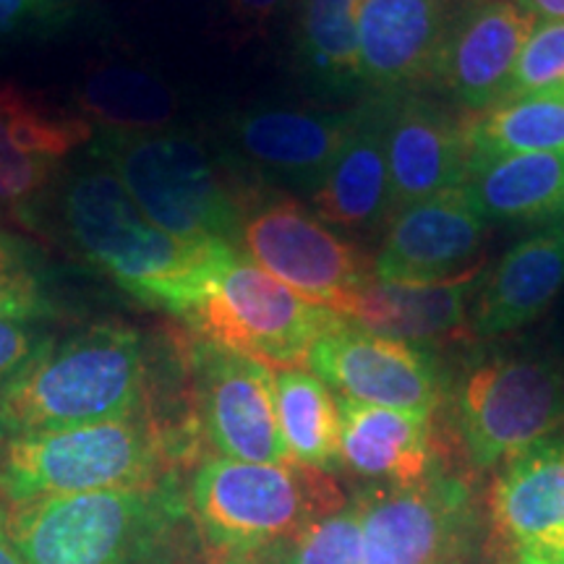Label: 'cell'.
Returning a JSON list of instances; mask_svg holds the SVG:
<instances>
[{
    "instance_id": "cell-1",
    "label": "cell",
    "mask_w": 564,
    "mask_h": 564,
    "mask_svg": "<svg viewBox=\"0 0 564 564\" xmlns=\"http://www.w3.org/2000/svg\"><path fill=\"white\" fill-rule=\"evenodd\" d=\"M199 419L150 405L123 419L0 442V510L150 484L199 465Z\"/></svg>"
},
{
    "instance_id": "cell-2",
    "label": "cell",
    "mask_w": 564,
    "mask_h": 564,
    "mask_svg": "<svg viewBox=\"0 0 564 564\" xmlns=\"http://www.w3.org/2000/svg\"><path fill=\"white\" fill-rule=\"evenodd\" d=\"M76 257L116 282L131 299L178 316L192 308L212 259L225 241L192 243L160 230L116 171L89 152L66 167L45 207Z\"/></svg>"
},
{
    "instance_id": "cell-3",
    "label": "cell",
    "mask_w": 564,
    "mask_h": 564,
    "mask_svg": "<svg viewBox=\"0 0 564 564\" xmlns=\"http://www.w3.org/2000/svg\"><path fill=\"white\" fill-rule=\"evenodd\" d=\"M183 474L0 510L24 564H175L196 531Z\"/></svg>"
},
{
    "instance_id": "cell-4",
    "label": "cell",
    "mask_w": 564,
    "mask_h": 564,
    "mask_svg": "<svg viewBox=\"0 0 564 564\" xmlns=\"http://www.w3.org/2000/svg\"><path fill=\"white\" fill-rule=\"evenodd\" d=\"M144 337L102 322L42 348L0 387V442L123 419L150 405Z\"/></svg>"
},
{
    "instance_id": "cell-5",
    "label": "cell",
    "mask_w": 564,
    "mask_h": 564,
    "mask_svg": "<svg viewBox=\"0 0 564 564\" xmlns=\"http://www.w3.org/2000/svg\"><path fill=\"white\" fill-rule=\"evenodd\" d=\"M91 152L116 171L160 230L192 243H238L246 212L262 192L183 131H100Z\"/></svg>"
},
{
    "instance_id": "cell-6",
    "label": "cell",
    "mask_w": 564,
    "mask_h": 564,
    "mask_svg": "<svg viewBox=\"0 0 564 564\" xmlns=\"http://www.w3.org/2000/svg\"><path fill=\"white\" fill-rule=\"evenodd\" d=\"M186 491L204 552L291 546L303 531L345 507L333 476L293 460L204 457Z\"/></svg>"
},
{
    "instance_id": "cell-7",
    "label": "cell",
    "mask_w": 564,
    "mask_h": 564,
    "mask_svg": "<svg viewBox=\"0 0 564 564\" xmlns=\"http://www.w3.org/2000/svg\"><path fill=\"white\" fill-rule=\"evenodd\" d=\"M181 322L202 340L274 369H303L314 343L345 316L301 299L236 243H223Z\"/></svg>"
},
{
    "instance_id": "cell-8",
    "label": "cell",
    "mask_w": 564,
    "mask_h": 564,
    "mask_svg": "<svg viewBox=\"0 0 564 564\" xmlns=\"http://www.w3.org/2000/svg\"><path fill=\"white\" fill-rule=\"evenodd\" d=\"M455 434L476 474L502 468L564 423V371L539 356H489L453 394Z\"/></svg>"
},
{
    "instance_id": "cell-9",
    "label": "cell",
    "mask_w": 564,
    "mask_h": 564,
    "mask_svg": "<svg viewBox=\"0 0 564 564\" xmlns=\"http://www.w3.org/2000/svg\"><path fill=\"white\" fill-rule=\"evenodd\" d=\"M238 243L282 285L345 319L377 280L373 259L293 196L259 194L246 212Z\"/></svg>"
},
{
    "instance_id": "cell-10",
    "label": "cell",
    "mask_w": 564,
    "mask_h": 564,
    "mask_svg": "<svg viewBox=\"0 0 564 564\" xmlns=\"http://www.w3.org/2000/svg\"><path fill=\"white\" fill-rule=\"evenodd\" d=\"M364 564H444L478 549L468 481L442 460L411 486H364L356 497Z\"/></svg>"
},
{
    "instance_id": "cell-11",
    "label": "cell",
    "mask_w": 564,
    "mask_h": 564,
    "mask_svg": "<svg viewBox=\"0 0 564 564\" xmlns=\"http://www.w3.org/2000/svg\"><path fill=\"white\" fill-rule=\"evenodd\" d=\"M188 377L204 442L220 457L288 463L274 371L257 358L188 337Z\"/></svg>"
},
{
    "instance_id": "cell-12",
    "label": "cell",
    "mask_w": 564,
    "mask_h": 564,
    "mask_svg": "<svg viewBox=\"0 0 564 564\" xmlns=\"http://www.w3.org/2000/svg\"><path fill=\"white\" fill-rule=\"evenodd\" d=\"M91 137L79 112L0 79V220L40 230L55 183Z\"/></svg>"
},
{
    "instance_id": "cell-13",
    "label": "cell",
    "mask_w": 564,
    "mask_h": 564,
    "mask_svg": "<svg viewBox=\"0 0 564 564\" xmlns=\"http://www.w3.org/2000/svg\"><path fill=\"white\" fill-rule=\"evenodd\" d=\"M306 366L343 398L415 415H434L447 392L432 352L348 319L314 343Z\"/></svg>"
},
{
    "instance_id": "cell-14",
    "label": "cell",
    "mask_w": 564,
    "mask_h": 564,
    "mask_svg": "<svg viewBox=\"0 0 564 564\" xmlns=\"http://www.w3.org/2000/svg\"><path fill=\"white\" fill-rule=\"evenodd\" d=\"M486 507L499 560L564 564V434L546 436L507 460L491 481Z\"/></svg>"
},
{
    "instance_id": "cell-15",
    "label": "cell",
    "mask_w": 564,
    "mask_h": 564,
    "mask_svg": "<svg viewBox=\"0 0 564 564\" xmlns=\"http://www.w3.org/2000/svg\"><path fill=\"white\" fill-rule=\"evenodd\" d=\"M489 223L478 215L463 186L447 188L390 220L373 272L382 282L432 285L484 267Z\"/></svg>"
},
{
    "instance_id": "cell-16",
    "label": "cell",
    "mask_w": 564,
    "mask_h": 564,
    "mask_svg": "<svg viewBox=\"0 0 564 564\" xmlns=\"http://www.w3.org/2000/svg\"><path fill=\"white\" fill-rule=\"evenodd\" d=\"M535 19L514 0H474L449 17L434 79L457 108L481 116L507 97Z\"/></svg>"
},
{
    "instance_id": "cell-17",
    "label": "cell",
    "mask_w": 564,
    "mask_h": 564,
    "mask_svg": "<svg viewBox=\"0 0 564 564\" xmlns=\"http://www.w3.org/2000/svg\"><path fill=\"white\" fill-rule=\"evenodd\" d=\"M387 160L392 220L429 196L463 186L470 165V121L413 91L392 97Z\"/></svg>"
},
{
    "instance_id": "cell-18",
    "label": "cell",
    "mask_w": 564,
    "mask_h": 564,
    "mask_svg": "<svg viewBox=\"0 0 564 564\" xmlns=\"http://www.w3.org/2000/svg\"><path fill=\"white\" fill-rule=\"evenodd\" d=\"M358 110H249L232 123V141L264 181L312 194L356 129Z\"/></svg>"
},
{
    "instance_id": "cell-19",
    "label": "cell",
    "mask_w": 564,
    "mask_h": 564,
    "mask_svg": "<svg viewBox=\"0 0 564 564\" xmlns=\"http://www.w3.org/2000/svg\"><path fill=\"white\" fill-rule=\"evenodd\" d=\"M449 17L447 0H364L358 9L364 87L377 97H398L434 79Z\"/></svg>"
},
{
    "instance_id": "cell-20",
    "label": "cell",
    "mask_w": 564,
    "mask_h": 564,
    "mask_svg": "<svg viewBox=\"0 0 564 564\" xmlns=\"http://www.w3.org/2000/svg\"><path fill=\"white\" fill-rule=\"evenodd\" d=\"M340 470L366 486H411L426 478L447 447L436 436L434 415L366 405L340 398Z\"/></svg>"
},
{
    "instance_id": "cell-21",
    "label": "cell",
    "mask_w": 564,
    "mask_h": 564,
    "mask_svg": "<svg viewBox=\"0 0 564 564\" xmlns=\"http://www.w3.org/2000/svg\"><path fill=\"white\" fill-rule=\"evenodd\" d=\"M392 97L361 102L358 123L312 194V212L329 228L377 230L390 223V129Z\"/></svg>"
},
{
    "instance_id": "cell-22",
    "label": "cell",
    "mask_w": 564,
    "mask_h": 564,
    "mask_svg": "<svg viewBox=\"0 0 564 564\" xmlns=\"http://www.w3.org/2000/svg\"><path fill=\"white\" fill-rule=\"evenodd\" d=\"M481 274L484 267H478L463 278L432 285L373 280L361 293L348 322L366 333L411 343L423 350L447 343H474L468 314Z\"/></svg>"
},
{
    "instance_id": "cell-23",
    "label": "cell",
    "mask_w": 564,
    "mask_h": 564,
    "mask_svg": "<svg viewBox=\"0 0 564 564\" xmlns=\"http://www.w3.org/2000/svg\"><path fill=\"white\" fill-rule=\"evenodd\" d=\"M564 288V225L520 241L478 282L470 303V335L489 340L525 327L552 306Z\"/></svg>"
},
{
    "instance_id": "cell-24",
    "label": "cell",
    "mask_w": 564,
    "mask_h": 564,
    "mask_svg": "<svg viewBox=\"0 0 564 564\" xmlns=\"http://www.w3.org/2000/svg\"><path fill=\"white\" fill-rule=\"evenodd\" d=\"M463 188L486 223L564 220V154L510 152L474 158Z\"/></svg>"
},
{
    "instance_id": "cell-25",
    "label": "cell",
    "mask_w": 564,
    "mask_h": 564,
    "mask_svg": "<svg viewBox=\"0 0 564 564\" xmlns=\"http://www.w3.org/2000/svg\"><path fill=\"white\" fill-rule=\"evenodd\" d=\"M364 0H303L299 63L314 91L324 97L364 89L358 61V9Z\"/></svg>"
},
{
    "instance_id": "cell-26",
    "label": "cell",
    "mask_w": 564,
    "mask_h": 564,
    "mask_svg": "<svg viewBox=\"0 0 564 564\" xmlns=\"http://www.w3.org/2000/svg\"><path fill=\"white\" fill-rule=\"evenodd\" d=\"M280 432L293 463L335 474L340 470V403L306 369H278Z\"/></svg>"
},
{
    "instance_id": "cell-27",
    "label": "cell",
    "mask_w": 564,
    "mask_h": 564,
    "mask_svg": "<svg viewBox=\"0 0 564 564\" xmlns=\"http://www.w3.org/2000/svg\"><path fill=\"white\" fill-rule=\"evenodd\" d=\"M79 116L102 131H165L175 116L173 91L158 76L131 66H100L76 91Z\"/></svg>"
},
{
    "instance_id": "cell-28",
    "label": "cell",
    "mask_w": 564,
    "mask_h": 564,
    "mask_svg": "<svg viewBox=\"0 0 564 564\" xmlns=\"http://www.w3.org/2000/svg\"><path fill=\"white\" fill-rule=\"evenodd\" d=\"M510 152L564 154V84L510 97L470 121V160Z\"/></svg>"
},
{
    "instance_id": "cell-29",
    "label": "cell",
    "mask_w": 564,
    "mask_h": 564,
    "mask_svg": "<svg viewBox=\"0 0 564 564\" xmlns=\"http://www.w3.org/2000/svg\"><path fill=\"white\" fill-rule=\"evenodd\" d=\"M51 314L55 306L37 249L0 228V316L45 322Z\"/></svg>"
},
{
    "instance_id": "cell-30",
    "label": "cell",
    "mask_w": 564,
    "mask_h": 564,
    "mask_svg": "<svg viewBox=\"0 0 564 564\" xmlns=\"http://www.w3.org/2000/svg\"><path fill=\"white\" fill-rule=\"evenodd\" d=\"M288 564H364L356 505H345L303 531L291 544Z\"/></svg>"
},
{
    "instance_id": "cell-31",
    "label": "cell",
    "mask_w": 564,
    "mask_h": 564,
    "mask_svg": "<svg viewBox=\"0 0 564 564\" xmlns=\"http://www.w3.org/2000/svg\"><path fill=\"white\" fill-rule=\"evenodd\" d=\"M556 84H564V19L535 21L531 37H528L518 58V66L512 70V82L505 100L528 95V91L556 87Z\"/></svg>"
},
{
    "instance_id": "cell-32",
    "label": "cell",
    "mask_w": 564,
    "mask_h": 564,
    "mask_svg": "<svg viewBox=\"0 0 564 564\" xmlns=\"http://www.w3.org/2000/svg\"><path fill=\"white\" fill-rule=\"evenodd\" d=\"M79 6L82 0H0V40L58 32Z\"/></svg>"
},
{
    "instance_id": "cell-33",
    "label": "cell",
    "mask_w": 564,
    "mask_h": 564,
    "mask_svg": "<svg viewBox=\"0 0 564 564\" xmlns=\"http://www.w3.org/2000/svg\"><path fill=\"white\" fill-rule=\"evenodd\" d=\"M55 340L42 319L0 316V387L24 369L42 348Z\"/></svg>"
},
{
    "instance_id": "cell-34",
    "label": "cell",
    "mask_w": 564,
    "mask_h": 564,
    "mask_svg": "<svg viewBox=\"0 0 564 564\" xmlns=\"http://www.w3.org/2000/svg\"><path fill=\"white\" fill-rule=\"evenodd\" d=\"M291 546L251 549V552H204L196 564H288Z\"/></svg>"
},
{
    "instance_id": "cell-35",
    "label": "cell",
    "mask_w": 564,
    "mask_h": 564,
    "mask_svg": "<svg viewBox=\"0 0 564 564\" xmlns=\"http://www.w3.org/2000/svg\"><path fill=\"white\" fill-rule=\"evenodd\" d=\"M228 3L238 19L249 21V24H264L278 17L288 0H228Z\"/></svg>"
},
{
    "instance_id": "cell-36",
    "label": "cell",
    "mask_w": 564,
    "mask_h": 564,
    "mask_svg": "<svg viewBox=\"0 0 564 564\" xmlns=\"http://www.w3.org/2000/svg\"><path fill=\"white\" fill-rule=\"evenodd\" d=\"M514 3L531 13L535 21L564 19V0H514Z\"/></svg>"
},
{
    "instance_id": "cell-37",
    "label": "cell",
    "mask_w": 564,
    "mask_h": 564,
    "mask_svg": "<svg viewBox=\"0 0 564 564\" xmlns=\"http://www.w3.org/2000/svg\"><path fill=\"white\" fill-rule=\"evenodd\" d=\"M0 564H24V560L17 554V549L11 546V541L6 539L3 528H0Z\"/></svg>"
},
{
    "instance_id": "cell-38",
    "label": "cell",
    "mask_w": 564,
    "mask_h": 564,
    "mask_svg": "<svg viewBox=\"0 0 564 564\" xmlns=\"http://www.w3.org/2000/svg\"><path fill=\"white\" fill-rule=\"evenodd\" d=\"M444 564H484V562H481V549H476V552H468V554L455 556V560H449V562H444Z\"/></svg>"
},
{
    "instance_id": "cell-39",
    "label": "cell",
    "mask_w": 564,
    "mask_h": 564,
    "mask_svg": "<svg viewBox=\"0 0 564 564\" xmlns=\"http://www.w3.org/2000/svg\"><path fill=\"white\" fill-rule=\"evenodd\" d=\"M505 564H531V562H505Z\"/></svg>"
}]
</instances>
